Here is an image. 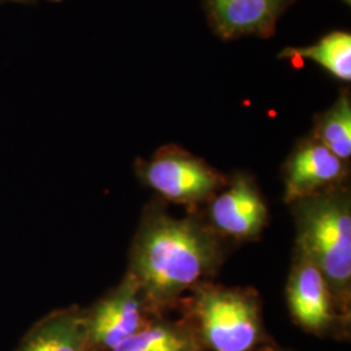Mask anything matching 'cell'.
Returning a JSON list of instances; mask_svg holds the SVG:
<instances>
[{
    "instance_id": "5",
    "label": "cell",
    "mask_w": 351,
    "mask_h": 351,
    "mask_svg": "<svg viewBox=\"0 0 351 351\" xmlns=\"http://www.w3.org/2000/svg\"><path fill=\"white\" fill-rule=\"evenodd\" d=\"M149 308L137 280L128 272L117 288L86 311L88 351L113 350L150 322Z\"/></svg>"
},
{
    "instance_id": "10",
    "label": "cell",
    "mask_w": 351,
    "mask_h": 351,
    "mask_svg": "<svg viewBox=\"0 0 351 351\" xmlns=\"http://www.w3.org/2000/svg\"><path fill=\"white\" fill-rule=\"evenodd\" d=\"M16 351H88L86 311L68 308L46 316Z\"/></svg>"
},
{
    "instance_id": "3",
    "label": "cell",
    "mask_w": 351,
    "mask_h": 351,
    "mask_svg": "<svg viewBox=\"0 0 351 351\" xmlns=\"http://www.w3.org/2000/svg\"><path fill=\"white\" fill-rule=\"evenodd\" d=\"M190 311L210 351H252L262 341V315L251 290L201 284L193 289Z\"/></svg>"
},
{
    "instance_id": "8",
    "label": "cell",
    "mask_w": 351,
    "mask_h": 351,
    "mask_svg": "<svg viewBox=\"0 0 351 351\" xmlns=\"http://www.w3.org/2000/svg\"><path fill=\"white\" fill-rule=\"evenodd\" d=\"M346 175V164L316 138L295 147L285 165V199L294 203L336 186Z\"/></svg>"
},
{
    "instance_id": "13",
    "label": "cell",
    "mask_w": 351,
    "mask_h": 351,
    "mask_svg": "<svg viewBox=\"0 0 351 351\" xmlns=\"http://www.w3.org/2000/svg\"><path fill=\"white\" fill-rule=\"evenodd\" d=\"M314 138L345 163L350 159L351 103L348 94L343 93L337 101L320 116Z\"/></svg>"
},
{
    "instance_id": "7",
    "label": "cell",
    "mask_w": 351,
    "mask_h": 351,
    "mask_svg": "<svg viewBox=\"0 0 351 351\" xmlns=\"http://www.w3.org/2000/svg\"><path fill=\"white\" fill-rule=\"evenodd\" d=\"M267 219L268 211L263 197L246 175L236 176L210 206L213 229L234 239L256 237L263 230Z\"/></svg>"
},
{
    "instance_id": "2",
    "label": "cell",
    "mask_w": 351,
    "mask_h": 351,
    "mask_svg": "<svg viewBox=\"0 0 351 351\" xmlns=\"http://www.w3.org/2000/svg\"><path fill=\"white\" fill-rule=\"evenodd\" d=\"M297 252L326 278L336 310L349 314L351 293V201L349 190L332 186L294 202Z\"/></svg>"
},
{
    "instance_id": "12",
    "label": "cell",
    "mask_w": 351,
    "mask_h": 351,
    "mask_svg": "<svg viewBox=\"0 0 351 351\" xmlns=\"http://www.w3.org/2000/svg\"><path fill=\"white\" fill-rule=\"evenodd\" d=\"M111 351H197V339L184 326L150 320Z\"/></svg>"
},
{
    "instance_id": "15",
    "label": "cell",
    "mask_w": 351,
    "mask_h": 351,
    "mask_svg": "<svg viewBox=\"0 0 351 351\" xmlns=\"http://www.w3.org/2000/svg\"><path fill=\"white\" fill-rule=\"evenodd\" d=\"M343 1H348V4H350V0H343Z\"/></svg>"
},
{
    "instance_id": "6",
    "label": "cell",
    "mask_w": 351,
    "mask_h": 351,
    "mask_svg": "<svg viewBox=\"0 0 351 351\" xmlns=\"http://www.w3.org/2000/svg\"><path fill=\"white\" fill-rule=\"evenodd\" d=\"M287 295L291 316L302 328L316 335L332 328L339 313L326 278L300 252L295 255L289 276Z\"/></svg>"
},
{
    "instance_id": "9",
    "label": "cell",
    "mask_w": 351,
    "mask_h": 351,
    "mask_svg": "<svg viewBox=\"0 0 351 351\" xmlns=\"http://www.w3.org/2000/svg\"><path fill=\"white\" fill-rule=\"evenodd\" d=\"M285 0H207L210 20L224 39L268 36L274 32Z\"/></svg>"
},
{
    "instance_id": "14",
    "label": "cell",
    "mask_w": 351,
    "mask_h": 351,
    "mask_svg": "<svg viewBox=\"0 0 351 351\" xmlns=\"http://www.w3.org/2000/svg\"><path fill=\"white\" fill-rule=\"evenodd\" d=\"M39 1H50V3H59L64 0H0V4H34Z\"/></svg>"
},
{
    "instance_id": "11",
    "label": "cell",
    "mask_w": 351,
    "mask_h": 351,
    "mask_svg": "<svg viewBox=\"0 0 351 351\" xmlns=\"http://www.w3.org/2000/svg\"><path fill=\"white\" fill-rule=\"evenodd\" d=\"M280 58L311 60L341 81H351V36L346 32H332L313 46L288 47L280 52Z\"/></svg>"
},
{
    "instance_id": "16",
    "label": "cell",
    "mask_w": 351,
    "mask_h": 351,
    "mask_svg": "<svg viewBox=\"0 0 351 351\" xmlns=\"http://www.w3.org/2000/svg\"><path fill=\"white\" fill-rule=\"evenodd\" d=\"M268 351H276V350H274V349H269V350Z\"/></svg>"
},
{
    "instance_id": "1",
    "label": "cell",
    "mask_w": 351,
    "mask_h": 351,
    "mask_svg": "<svg viewBox=\"0 0 351 351\" xmlns=\"http://www.w3.org/2000/svg\"><path fill=\"white\" fill-rule=\"evenodd\" d=\"M220 262L221 246L211 229L191 217L152 210L134 239L129 274L151 308L159 310L203 284Z\"/></svg>"
},
{
    "instance_id": "4",
    "label": "cell",
    "mask_w": 351,
    "mask_h": 351,
    "mask_svg": "<svg viewBox=\"0 0 351 351\" xmlns=\"http://www.w3.org/2000/svg\"><path fill=\"white\" fill-rule=\"evenodd\" d=\"M147 185L168 201L193 204L223 186V177L199 158L173 146L158 151L142 167Z\"/></svg>"
}]
</instances>
